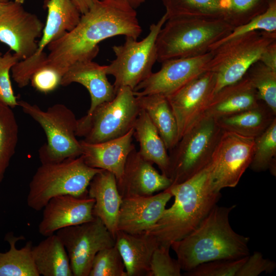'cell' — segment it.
Here are the masks:
<instances>
[{
	"label": "cell",
	"instance_id": "21",
	"mask_svg": "<svg viewBox=\"0 0 276 276\" xmlns=\"http://www.w3.org/2000/svg\"><path fill=\"white\" fill-rule=\"evenodd\" d=\"M87 195L95 199L94 216L103 222L114 238L122 201L114 175L104 170L97 173L89 183Z\"/></svg>",
	"mask_w": 276,
	"mask_h": 276
},
{
	"label": "cell",
	"instance_id": "22",
	"mask_svg": "<svg viewBox=\"0 0 276 276\" xmlns=\"http://www.w3.org/2000/svg\"><path fill=\"white\" fill-rule=\"evenodd\" d=\"M261 101L245 74L214 94L203 116L217 119L256 107Z\"/></svg>",
	"mask_w": 276,
	"mask_h": 276
},
{
	"label": "cell",
	"instance_id": "28",
	"mask_svg": "<svg viewBox=\"0 0 276 276\" xmlns=\"http://www.w3.org/2000/svg\"><path fill=\"white\" fill-rule=\"evenodd\" d=\"M136 97L141 108L147 113L170 151L179 138L177 121L167 97L160 94Z\"/></svg>",
	"mask_w": 276,
	"mask_h": 276
},
{
	"label": "cell",
	"instance_id": "13",
	"mask_svg": "<svg viewBox=\"0 0 276 276\" xmlns=\"http://www.w3.org/2000/svg\"><path fill=\"white\" fill-rule=\"evenodd\" d=\"M215 84V73L205 71L166 97L177 121L179 140L203 117Z\"/></svg>",
	"mask_w": 276,
	"mask_h": 276
},
{
	"label": "cell",
	"instance_id": "5",
	"mask_svg": "<svg viewBox=\"0 0 276 276\" xmlns=\"http://www.w3.org/2000/svg\"><path fill=\"white\" fill-rule=\"evenodd\" d=\"M102 170L88 166L82 155L57 163L41 164L29 183L27 204L39 211L54 197L86 195L92 178Z\"/></svg>",
	"mask_w": 276,
	"mask_h": 276
},
{
	"label": "cell",
	"instance_id": "14",
	"mask_svg": "<svg viewBox=\"0 0 276 276\" xmlns=\"http://www.w3.org/2000/svg\"><path fill=\"white\" fill-rule=\"evenodd\" d=\"M44 25L34 14L25 10L22 4L10 1L0 14V41L7 45L21 60L32 55L38 48Z\"/></svg>",
	"mask_w": 276,
	"mask_h": 276
},
{
	"label": "cell",
	"instance_id": "8",
	"mask_svg": "<svg viewBox=\"0 0 276 276\" xmlns=\"http://www.w3.org/2000/svg\"><path fill=\"white\" fill-rule=\"evenodd\" d=\"M276 40V32L256 31L233 38L214 48L206 71L215 73L214 94L240 80L259 60L264 49Z\"/></svg>",
	"mask_w": 276,
	"mask_h": 276
},
{
	"label": "cell",
	"instance_id": "40",
	"mask_svg": "<svg viewBox=\"0 0 276 276\" xmlns=\"http://www.w3.org/2000/svg\"><path fill=\"white\" fill-rule=\"evenodd\" d=\"M47 54L44 51H36L32 55L20 60L11 68L12 77L17 86L23 88L30 83L33 74L45 65Z\"/></svg>",
	"mask_w": 276,
	"mask_h": 276
},
{
	"label": "cell",
	"instance_id": "24",
	"mask_svg": "<svg viewBox=\"0 0 276 276\" xmlns=\"http://www.w3.org/2000/svg\"><path fill=\"white\" fill-rule=\"evenodd\" d=\"M48 11L45 24L37 51L42 52L51 42L74 28L81 14L72 0H45Z\"/></svg>",
	"mask_w": 276,
	"mask_h": 276
},
{
	"label": "cell",
	"instance_id": "43",
	"mask_svg": "<svg viewBox=\"0 0 276 276\" xmlns=\"http://www.w3.org/2000/svg\"><path fill=\"white\" fill-rule=\"evenodd\" d=\"M259 61L276 71V40L269 44L262 53Z\"/></svg>",
	"mask_w": 276,
	"mask_h": 276
},
{
	"label": "cell",
	"instance_id": "11",
	"mask_svg": "<svg viewBox=\"0 0 276 276\" xmlns=\"http://www.w3.org/2000/svg\"><path fill=\"white\" fill-rule=\"evenodd\" d=\"M68 255L73 276H89L93 260L100 250L115 245L103 222L92 220L56 232Z\"/></svg>",
	"mask_w": 276,
	"mask_h": 276
},
{
	"label": "cell",
	"instance_id": "18",
	"mask_svg": "<svg viewBox=\"0 0 276 276\" xmlns=\"http://www.w3.org/2000/svg\"><path fill=\"white\" fill-rule=\"evenodd\" d=\"M117 182L122 198L152 195L172 185L171 179L159 173L135 147L127 157L122 177Z\"/></svg>",
	"mask_w": 276,
	"mask_h": 276
},
{
	"label": "cell",
	"instance_id": "27",
	"mask_svg": "<svg viewBox=\"0 0 276 276\" xmlns=\"http://www.w3.org/2000/svg\"><path fill=\"white\" fill-rule=\"evenodd\" d=\"M32 254L40 275L73 276L68 255L56 234L33 246Z\"/></svg>",
	"mask_w": 276,
	"mask_h": 276
},
{
	"label": "cell",
	"instance_id": "29",
	"mask_svg": "<svg viewBox=\"0 0 276 276\" xmlns=\"http://www.w3.org/2000/svg\"><path fill=\"white\" fill-rule=\"evenodd\" d=\"M22 236L16 237L8 233L5 237L9 249L0 252V276H40L35 265L32 254V242L29 241L20 249L16 242L24 239Z\"/></svg>",
	"mask_w": 276,
	"mask_h": 276
},
{
	"label": "cell",
	"instance_id": "36",
	"mask_svg": "<svg viewBox=\"0 0 276 276\" xmlns=\"http://www.w3.org/2000/svg\"><path fill=\"white\" fill-rule=\"evenodd\" d=\"M256 31L276 32V0H271L267 9L248 22L234 28L231 33L214 44L211 50L218 45L240 35Z\"/></svg>",
	"mask_w": 276,
	"mask_h": 276
},
{
	"label": "cell",
	"instance_id": "20",
	"mask_svg": "<svg viewBox=\"0 0 276 276\" xmlns=\"http://www.w3.org/2000/svg\"><path fill=\"white\" fill-rule=\"evenodd\" d=\"M105 65H101L93 60L77 62L71 65L62 77V86L78 83L88 91L91 103L87 114L90 113L100 104L112 100L116 91L107 78Z\"/></svg>",
	"mask_w": 276,
	"mask_h": 276
},
{
	"label": "cell",
	"instance_id": "9",
	"mask_svg": "<svg viewBox=\"0 0 276 276\" xmlns=\"http://www.w3.org/2000/svg\"><path fill=\"white\" fill-rule=\"evenodd\" d=\"M222 132L216 119L203 116L179 140L169 154L172 185L185 181L209 165Z\"/></svg>",
	"mask_w": 276,
	"mask_h": 276
},
{
	"label": "cell",
	"instance_id": "25",
	"mask_svg": "<svg viewBox=\"0 0 276 276\" xmlns=\"http://www.w3.org/2000/svg\"><path fill=\"white\" fill-rule=\"evenodd\" d=\"M133 136L139 143V153L146 160L156 164L168 177L169 156L165 143L147 113L142 109L133 127Z\"/></svg>",
	"mask_w": 276,
	"mask_h": 276
},
{
	"label": "cell",
	"instance_id": "23",
	"mask_svg": "<svg viewBox=\"0 0 276 276\" xmlns=\"http://www.w3.org/2000/svg\"><path fill=\"white\" fill-rule=\"evenodd\" d=\"M114 239L127 276H148L152 256L159 246L156 239L146 233L131 234L121 231H118Z\"/></svg>",
	"mask_w": 276,
	"mask_h": 276
},
{
	"label": "cell",
	"instance_id": "30",
	"mask_svg": "<svg viewBox=\"0 0 276 276\" xmlns=\"http://www.w3.org/2000/svg\"><path fill=\"white\" fill-rule=\"evenodd\" d=\"M167 19L187 16L224 19L229 0H162Z\"/></svg>",
	"mask_w": 276,
	"mask_h": 276
},
{
	"label": "cell",
	"instance_id": "10",
	"mask_svg": "<svg viewBox=\"0 0 276 276\" xmlns=\"http://www.w3.org/2000/svg\"><path fill=\"white\" fill-rule=\"evenodd\" d=\"M167 19L164 14L156 23L150 26L148 34L142 40L125 37L123 44L112 47L116 58L105 65V71L107 75L114 77L113 85L116 93L125 86L134 90L152 73V67L157 61V38Z\"/></svg>",
	"mask_w": 276,
	"mask_h": 276
},
{
	"label": "cell",
	"instance_id": "39",
	"mask_svg": "<svg viewBox=\"0 0 276 276\" xmlns=\"http://www.w3.org/2000/svg\"><path fill=\"white\" fill-rule=\"evenodd\" d=\"M170 246L159 245L151 257L148 276H180L181 269L177 260L170 255Z\"/></svg>",
	"mask_w": 276,
	"mask_h": 276
},
{
	"label": "cell",
	"instance_id": "19",
	"mask_svg": "<svg viewBox=\"0 0 276 276\" xmlns=\"http://www.w3.org/2000/svg\"><path fill=\"white\" fill-rule=\"evenodd\" d=\"M133 133V128L121 137L99 143L80 141L85 163L90 167L110 172L119 180L127 157L135 147L132 143Z\"/></svg>",
	"mask_w": 276,
	"mask_h": 276
},
{
	"label": "cell",
	"instance_id": "34",
	"mask_svg": "<svg viewBox=\"0 0 276 276\" xmlns=\"http://www.w3.org/2000/svg\"><path fill=\"white\" fill-rule=\"evenodd\" d=\"M224 20L234 28L245 24L264 13L271 0H229Z\"/></svg>",
	"mask_w": 276,
	"mask_h": 276
},
{
	"label": "cell",
	"instance_id": "1",
	"mask_svg": "<svg viewBox=\"0 0 276 276\" xmlns=\"http://www.w3.org/2000/svg\"><path fill=\"white\" fill-rule=\"evenodd\" d=\"M142 31L135 9L127 3L95 0L74 28L47 45L45 64L63 76L74 63L93 60L102 41L118 35L137 39Z\"/></svg>",
	"mask_w": 276,
	"mask_h": 276
},
{
	"label": "cell",
	"instance_id": "38",
	"mask_svg": "<svg viewBox=\"0 0 276 276\" xmlns=\"http://www.w3.org/2000/svg\"><path fill=\"white\" fill-rule=\"evenodd\" d=\"M20 60L14 53L0 52V101L11 108L18 106V101L12 88L10 71Z\"/></svg>",
	"mask_w": 276,
	"mask_h": 276
},
{
	"label": "cell",
	"instance_id": "47",
	"mask_svg": "<svg viewBox=\"0 0 276 276\" xmlns=\"http://www.w3.org/2000/svg\"><path fill=\"white\" fill-rule=\"evenodd\" d=\"M25 0H15V1L17 3H20L21 4H23Z\"/></svg>",
	"mask_w": 276,
	"mask_h": 276
},
{
	"label": "cell",
	"instance_id": "44",
	"mask_svg": "<svg viewBox=\"0 0 276 276\" xmlns=\"http://www.w3.org/2000/svg\"><path fill=\"white\" fill-rule=\"evenodd\" d=\"M95 0H72L81 14L87 12L93 5Z\"/></svg>",
	"mask_w": 276,
	"mask_h": 276
},
{
	"label": "cell",
	"instance_id": "4",
	"mask_svg": "<svg viewBox=\"0 0 276 276\" xmlns=\"http://www.w3.org/2000/svg\"><path fill=\"white\" fill-rule=\"evenodd\" d=\"M234 27L224 19L178 16L169 18L156 40L157 61L196 57L229 35Z\"/></svg>",
	"mask_w": 276,
	"mask_h": 276
},
{
	"label": "cell",
	"instance_id": "42",
	"mask_svg": "<svg viewBox=\"0 0 276 276\" xmlns=\"http://www.w3.org/2000/svg\"><path fill=\"white\" fill-rule=\"evenodd\" d=\"M276 267V264L263 255L255 251L247 257L245 262L238 271L236 276H258L262 272H272Z\"/></svg>",
	"mask_w": 276,
	"mask_h": 276
},
{
	"label": "cell",
	"instance_id": "48",
	"mask_svg": "<svg viewBox=\"0 0 276 276\" xmlns=\"http://www.w3.org/2000/svg\"><path fill=\"white\" fill-rule=\"evenodd\" d=\"M10 2V0H0L1 3H6Z\"/></svg>",
	"mask_w": 276,
	"mask_h": 276
},
{
	"label": "cell",
	"instance_id": "26",
	"mask_svg": "<svg viewBox=\"0 0 276 276\" xmlns=\"http://www.w3.org/2000/svg\"><path fill=\"white\" fill-rule=\"evenodd\" d=\"M276 119V114L263 101L254 108L216 119L223 131L255 138Z\"/></svg>",
	"mask_w": 276,
	"mask_h": 276
},
{
	"label": "cell",
	"instance_id": "2",
	"mask_svg": "<svg viewBox=\"0 0 276 276\" xmlns=\"http://www.w3.org/2000/svg\"><path fill=\"white\" fill-rule=\"evenodd\" d=\"M236 206L216 204L194 231L171 244L181 270L187 272L204 263L250 255L249 238L235 232L229 223V215Z\"/></svg>",
	"mask_w": 276,
	"mask_h": 276
},
{
	"label": "cell",
	"instance_id": "37",
	"mask_svg": "<svg viewBox=\"0 0 276 276\" xmlns=\"http://www.w3.org/2000/svg\"><path fill=\"white\" fill-rule=\"evenodd\" d=\"M235 260H217L201 264L185 272L187 276H236L247 257Z\"/></svg>",
	"mask_w": 276,
	"mask_h": 276
},
{
	"label": "cell",
	"instance_id": "3",
	"mask_svg": "<svg viewBox=\"0 0 276 276\" xmlns=\"http://www.w3.org/2000/svg\"><path fill=\"white\" fill-rule=\"evenodd\" d=\"M174 197L157 222L145 233L154 237L159 245L171 247L194 231L217 204L220 192L213 187L209 165L180 183L167 189Z\"/></svg>",
	"mask_w": 276,
	"mask_h": 276
},
{
	"label": "cell",
	"instance_id": "45",
	"mask_svg": "<svg viewBox=\"0 0 276 276\" xmlns=\"http://www.w3.org/2000/svg\"><path fill=\"white\" fill-rule=\"evenodd\" d=\"M124 2L134 9H136L144 3L147 0H117Z\"/></svg>",
	"mask_w": 276,
	"mask_h": 276
},
{
	"label": "cell",
	"instance_id": "16",
	"mask_svg": "<svg viewBox=\"0 0 276 276\" xmlns=\"http://www.w3.org/2000/svg\"><path fill=\"white\" fill-rule=\"evenodd\" d=\"M95 199L87 194L82 196L60 195L51 199L43 208L38 225L40 234L48 237L58 230L90 221L95 218Z\"/></svg>",
	"mask_w": 276,
	"mask_h": 276
},
{
	"label": "cell",
	"instance_id": "41",
	"mask_svg": "<svg viewBox=\"0 0 276 276\" xmlns=\"http://www.w3.org/2000/svg\"><path fill=\"white\" fill-rule=\"evenodd\" d=\"M62 75L56 70L45 64L32 76L30 82L38 91L48 93L60 85Z\"/></svg>",
	"mask_w": 276,
	"mask_h": 276
},
{
	"label": "cell",
	"instance_id": "32",
	"mask_svg": "<svg viewBox=\"0 0 276 276\" xmlns=\"http://www.w3.org/2000/svg\"><path fill=\"white\" fill-rule=\"evenodd\" d=\"M276 119L260 135L255 138L254 150L249 168L260 172L269 170L276 174Z\"/></svg>",
	"mask_w": 276,
	"mask_h": 276
},
{
	"label": "cell",
	"instance_id": "35",
	"mask_svg": "<svg viewBox=\"0 0 276 276\" xmlns=\"http://www.w3.org/2000/svg\"><path fill=\"white\" fill-rule=\"evenodd\" d=\"M89 276H127L123 260L115 245L96 254Z\"/></svg>",
	"mask_w": 276,
	"mask_h": 276
},
{
	"label": "cell",
	"instance_id": "7",
	"mask_svg": "<svg viewBox=\"0 0 276 276\" xmlns=\"http://www.w3.org/2000/svg\"><path fill=\"white\" fill-rule=\"evenodd\" d=\"M18 106L36 121L45 133L47 143L39 150L41 164L57 163L81 155V145L76 134L78 119L66 106L57 103L43 110L24 100L18 101Z\"/></svg>",
	"mask_w": 276,
	"mask_h": 276
},
{
	"label": "cell",
	"instance_id": "17",
	"mask_svg": "<svg viewBox=\"0 0 276 276\" xmlns=\"http://www.w3.org/2000/svg\"><path fill=\"white\" fill-rule=\"evenodd\" d=\"M172 197L166 189L155 195L122 198L118 230L131 234L145 233L160 219Z\"/></svg>",
	"mask_w": 276,
	"mask_h": 276
},
{
	"label": "cell",
	"instance_id": "33",
	"mask_svg": "<svg viewBox=\"0 0 276 276\" xmlns=\"http://www.w3.org/2000/svg\"><path fill=\"white\" fill-rule=\"evenodd\" d=\"M245 74L260 99L276 114V71L259 60L250 66Z\"/></svg>",
	"mask_w": 276,
	"mask_h": 276
},
{
	"label": "cell",
	"instance_id": "46",
	"mask_svg": "<svg viewBox=\"0 0 276 276\" xmlns=\"http://www.w3.org/2000/svg\"><path fill=\"white\" fill-rule=\"evenodd\" d=\"M10 1L6 3H0V14L4 12L8 7L10 4Z\"/></svg>",
	"mask_w": 276,
	"mask_h": 276
},
{
	"label": "cell",
	"instance_id": "31",
	"mask_svg": "<svg viewBox=\"0 0 276 276\" xmlns=\"http://www.w3.org/2000/svg\"><path fill=\"white\" fill-rule=\"evenodd\" d=\"M18 126L11 107L0 101V182L14 155Z\"/></svg>",
	"mask_w": 276,
	"mask_h": 276
},
{
	"label": "cell",
	"instance_id": "6",
	"mask_svg": "<svg viewBox=\"0 0 276 276\" xmlns=\"http://www.w3.org/2000/svg\"><path fill=\"white\" fill-rule=\"evenodd\" d=\"M133 90L118 89L114 98L97 106L77 120V136L88 143H99L123 136L133 128L141 111Z\"/></svg>",
	"mask_w": 276,
	"mask_h": 276
},
{
	"label": "cell",
	"instance_id": "12",
	"mask_svg": "<svg viewBox=\"0 0 276 276\" xmlns=\"http://www.w3.org/2000/svg\"><path fill=\"white\" fill-rule=\"evenodd\" d=\"M255 138L223 131L209 164L212 183L220 192L235 187L252 160Z\"/></svg>",
	"mask_w": 276,
	"mask_h": 276
},
{
	"label": "cell",
	"instance_id": "15",
	"mask_svg": "<svg viewBox=\"0 0 276 276\" xmlns=\"http://www.w3.org/2000/svg\"><path fill=\"white\" fill-rule=\"evenodd\" d=\"M212 56L210 52L198 56L176 58L162 62L160 69L152 73L135 88V96L160 94L171 95L191 80L206 71Z\"/></svg>",
	"mask_w": 276,
	"mask_h": 276
}]
</instances>
